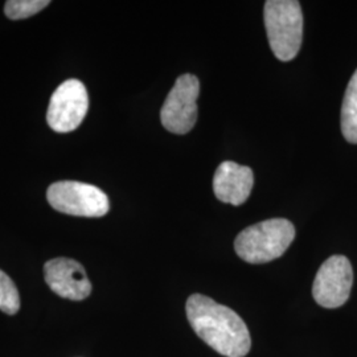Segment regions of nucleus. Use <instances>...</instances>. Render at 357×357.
Masks as SVG:
<instances>
[{"label":"nucleus","mask_w":357,"mask_h":357,"mask_svg":"<svg viewBox=\"0 0 357 357\" xmlns=\"http://www.w3.org/2000/svg\"><path fill=\"white\" fill-rule=\"evenodd\" d=\"M185 311L193 331L217 354L227 357H243L249 354L250 332L231 308L202 294H193L187 301Z\"/></svg>","instance_id":"f257e3e1"},{"label":"nucleus","mask_w":357,"mask_h":357,"mask_svg":"<svg viewBox=\"0 0 357 357\" xmlns=\"http://www.w3.org/2000/svg\"><path fill=\"white\" fill-rule=\"evenodd\" d=\"M295 238L293 222L270 218L243 229L234 241L238 257L249 264H266L284 255Z\"/></svg>","instance_id":"f03ea898"},{"label":"nucleus","mask_w":357,"mask_h":357,"mask_svg":"<svg viewBox=\"0 0 357 357\" xmlns=\"http://www.w3.org/2000/svg\"><path fill=\"white\" fill-rule=\"evenodd\" d=\"M268 44L281 61H291L303 38V13L299 1L268 0L264 10Z\"/></svg>","instance_id":"7ed1b4c3"},{"label":"nucleus","mask_w":357,"mask_h":357,"mask_svg":"<svg viewBox=\"0 0 357 357\" xmlns=\"http://www.w3.org/2000/svg\"><path fill=\"white\" fill-rule=\"evenodd\" d=\"M47 199L53 209L70 216L102 217L110 209L102 190L79 181L53 183L47 191Z\"/></svg>","instance_id":"20e7f679"},{"label":"nucleus","mask_w":357,"mask_h":357,"mask_svg":"<svg viewBox=\"0 0 357 357\" xmlns=\"http://www.w3.org/2000/svg\"><path fill=\"white\" fill-rule=\"evenodd\" d=\"M199 94L200 82L197 77L190 73L178 77L160 110V121L166 130L183 135L195 128Z\"/></svg>","instance_id":"39448f33"},{"label":"nucleus","mask_w":357,"mask_h":357,"mask_svg":"<svg viewBox=\"0 0 357 357\" xmlns=\"http://www.w3.org/2000/svg\"><path fill=\"white\" fill-rule=\"evenodd\" d=\"M89 96L85 85L78 79H66L52 94L47 122L56 132L75 131L86 116Z\"/></svg>","instance_id":"423d86ee"},{"label":"nucleus","mask_w":357,"mask_h":357,"mask_svg":"<svg viewBox=\"0 0 357 357\" xmlns=\"http://www.w3.org/2000/svg\"><path fill=\"white\" fill-rule=\"evenodd\" d=\"M352 284L354 270L348 258L344 255H332L317 273L312 295L319 306L337 308L348 301Z\"/></svg>","instance_id":"0eeeda50"},{"label":"nucleus","mask_w":357,"mask_h":357,"mask_svg":"<svg viewBox=\"0 0 357 357\" xmlns=\"http://www.w3.org/2000/svg\"><path fill=\"white\" fill-rule=\"evenodd\" d=\"M44 278L53 293L70 301H84L91 283L84 266L70 258H54L44 265Z\"/></svg>","instance_id":"6e6552de"},{"label":"nucleus","mask_w":357,"mask_h":357,"mask_svg":"<svg viewBox=\"0 0 357 357\" xmlns=\"http://www.w3.org/2000/svg\"><path fill=\"white\" fill-rule=\"evenodd\" d=\"M255 174L252 168L234 162H222L213 178V191L217 199L234 206L243 204L253 190Z\"/></svg>","instance_id":"1a4fd4ad"},{"label":"nucleus","mask_w":357,"mask_h":357,"mask_svg":"<svg viewBox=\"0 0 357 357\" xmlns=\"http://www.w3.org/2000/svg\"><path fill=\"white\" fill-rule=\"evenodd\" d=\"M342 131L349 143H357V69L351 78L342 106Z\"/></svg>","instance_id":"9d476101"},{"label":"nucleus","mask_w":357,"mask_h":357,"mask_svg":"<svg viewBox=\"0 0 357 357\" xmlns=\"http://www.w3.org/2000/svg\"><path fill=\"white\" fill-rule=\"evenodd\" d=\"M0 310L8 315H15L20 310L19 290L3 270H0Z\"/></svg>","instance_id":"9b49d317"},{"label":"nucleus","mask_w":357,"mask_h":357,"mask_svg":"<svg viewBox=\"0 0 357 357\" xmlns=\"http://www.w3.org/2000/svg\"><path fill=\"white\" fill-rule=\"evenodd\" d=\"M50 6L48 0H10L4 6V13L11 20H22L33 16Z\"/></svg>","instance_id":"f8f14e48"}]
</instances>
